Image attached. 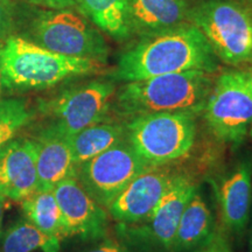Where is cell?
Wrapping results in <instances>:
<instances>
[{
	"label": "cell",
	"instance_id": "6da1fadb",
	"mask_svg": "<svg viewBox=\"0 0 252 252\" xmlns=\"http://www.w3.org/2000/svg\"><path fill=\"white\" fill-rule=\"evenodd\" d=\"M219 61L202 32L188 21L140 37L121 55L112 78L131 82L189 70L214 74L219 69Z\"/></svg>",
	"mask_w": 252,
	"mask_h": 252
},
{
	"label": "cell",
	"instance_id": "7a4b0ae2",
	"mask_svg": "<svg viewBox=\"0 0 252 252\" xmlns=\"http://www.w3.org/2000/svg\"><path fill=\"white\" fill-rule=\"evenodd\" d=\"M103 68L100 62L59 54L18 35H11L0 46V75L2 88L8 90L48 89Z\"/></svg>",
	"mask_w": 252,
	"mask_h": 252
},
{
	"label": "cell",
	"instance_id": "3957f363",
	"mask_svg": "<svg viewBox=\"0 0 252 252\" xmlns=\"http://www.w3.org/2000/svg\"><path fill=\"white\" fill-rule=\"evenodd\" d=\"M213 74L189 70L125 82L116 94V105L123 116L159 112H193L200 115L213 89Z\"/></svg>",
	"mask_w": 252,
	"mask_h": 252
},
{
	"label": "cell",
	"instance_id": "277c9868",
	"mask_svg": "<svg viewBox=\"0 0 252 252\" xmlns=\"http://www.w3.org/2000/svg\"><path fill=\"white\" fill-rule=\"evenodd\" d=\"M196 116L186 111L138 116L126 125V139L147 165L166 166L193 149Z\"/></svg>",
	"mask_w": 252,
	"mask_h": 252
},
{
	"label": "cell",
	"instance_id": "5b68a950",
	"mask_svg": "<svg viewBox=\"0 0 252 252\" xmlns=\"http://www.w3.org/2000/svg\"><path fill=\"white\" fill-rule=\"evenodd\" d=\"M188 21L202 32L220 61L252 62V15L234 0H206L189 12Z\"/></svg>",
	"mask_w": 252,
	"mask_h": 252
},
{
	"label": "cell",
	"instance_id": "8992f818",
	"mask_svg": "<svg viewBox=\"0 0 252 252\" xmlns=\"http://www.w3.org/2000/svg\"><path fill=\"white\" fill-rule=\"evenodd\" d=\"M33 42L70 58L89 59L105 64L109 47L98 30L83 15L68 8L37 13L31 26Z\"/></svg>",
	"mask_w": 252,
	"mask_h": 252
},
{
	"label": "cell",
	"instance_id": "52a82bcc",
	"mask_svg": "<svg viewBox=\"0 0 252 252\" xmlns=\"http://www.w3.org/2000/svg\"><path fill=\"white\" fill-rule=\"evenodd\" d=\"M210 130L237 147L252 125V78L249 71L226 70L217 77L203 110Z\"/></svg>",
	"mask_w": 252,
	"mask_h": 252
},
{
	"label": "cell",
	"instance_id": "ba28073f",
	"mask_svg": "<svg viewBox=\"0 0 252 252\" xmlns=\"http://www.w3.org/2000/svg\"><path fill=\"white\" fill-rule=\"evenodd\" d=\"M115 96L112 81L94 80L43 100L40 110L49 118L48 126L71 137L88 126L105 121Z\"/></svg>",
	"mask_w": 252,
	"mask_h": 252
},
{
	"label": "cell",
	"instance_id": "9c48e42d",
	"mask_svg": "<svg viewBox=\"0 0 252 252\" xmlns=\"http://www.w3.org/2000/svg\"><path fill=\"white\" fill-rule=\"evenodd\" d=\"M150 168L124 139L78 166L76 178L87 193L108 209L126 186Z\"/></svg>",
	"mask_w": 252,
	"mask_h": 252
},
{
	"label": "cell",
	"instance_id": "30bf717a",
	"mask_svg": "<svg viewBox=\"0 0 252 252\" xmlns=\"http://www.w3.org/2000/svg\"><path fill=\"white\" fill-rule=\"evenodd\" d=\"M196 189L188 176L179 174L146 220L137 224L119 225V232L138 247L172 252L182 213Z\"/></svg>",
	"mask_w": 252,
	"mask_h": 252
},
{
	"label": "cell",
	"instance_id": "8fae6325",
	"mask_svg": "<svg viewBox=\"0 0 252 252\" xmlns=\"http://www.w3.org/2000/svg\"><path fill=\"white\" fill-rule=\"evenodd\" d=\"M178 175L165 166L147 169L134 178L112 201L108 214L119 225L143 222L156 209Z\"/></svg>",
	"mask_w": 252,
	"mask_h": 252
},
{
	"label": "cell",
	"instance_id": "7c38bea8",
	"mask_svg": "<svg viewBox=\"0 0 252 252\" xmlns=\"http://www.w3.org/2000/svg\"><path fill=\"white\" fill-rule=\"evenodd\" d=\"M61 210L65 237L102 239L108 228V212L99 206L77 178H69L53 189Z\"/></svg>",
	"mask_w": 252,
	"mask_h": 252
},
{
	"label": "cell",
	"instance_id": "4fadbf2b",
	"mask_svg": "<svg viewBox=\"0 0 252 252\" xmlns=\"http://www.w3.org/2000/svg\"><path fill=\"white\" fill-rule=\"evenodd\" d=\"M36 146L34 139L13 138L0 147V195L21 202L37 190Z\"/></svg>",
	"mask_w": 252,
	"mask_h": 252
},
{
	"label": "cell",
	"instance_id": "5bb4252c",
	"mask_svg": "<svg viewBox=\"0 0 252 252\" xmlns=\"http://www.w3.org/2000/svg\"><path fill=\"white\" fill-rule=\"evenodd\" d=\"M252 159L245 157L222 179L219 186L220 216L225 229L242 235L250 219Z\"/></svg>",
	"mask_w": 252,
	"mask_h": 252
},
{
	"label": "cell",
	"instance_id": "9a60e30c",
	"mask_svg": "<svg viewBox=\"0 0 252 252\" xmlns=\"http://www.w3.org/2000/svg\"><path fill=\"white\" fill-rule=\"evenodd\" d=\"M36 146L37 189L52 190L65 179L76 178L75 162L69 137L47 126L34 139Z\"/></svg>",
	"mask_w": 252,
	"mask_h": 252
},
{
	"label": "cell",
	"instance_id": "2e32d148",
	"mask_svg": "<svg viewBox=\"0 0 252 252\" xmlns=\"http://www.w3.org/2000/svg\"><path fill=\"white\" fill-rule=\"evenodd\" d=\"M187 0H128L131 34L153 35L188 23Z\"/></svg>",
	"mask_w": 252,
	"mask_h": 252
},
{
	"label": "cell",
	"instance_id": "e0dca14e",
	"mask_svg": "<svg viewBox=\"0 0 252 252\" xmlns=\"http://www.w3.org/2000/svg\"><path fill=\"white\" fill-rule=\"evenodd\" d=\"M215 219L202 194L195 191L179 222L172 252L197 250L215 234Z\"/></svg>",
	"mask_w": 252,
	"mask_h": 252
},
{
	"label": "cell",
	"instance_id": "ac0fdd59",
	"mask_svg": "<svg viewBox=\"0 0 252 252\" xmlns=\"http://www.w3.org/2000/svg\"><path fill=\"white\" fill-rule=\"evenodd\" d=\"M126 139V126L105 121L90 125L69 137L77 167Z\"/></svg>",
	"mask_w": 252,
	"mask_h": 252
},
{
	"label": "cell",
	"instance_id": "d6986e66",
	"mask_svg": "<svg viewBox=\"0 0 252 252\" xmlns=\"http://www.w3.org/2000/svg\"><path fill=\"white\" fill-rule=\"evenodd\" d=\"M81 12L112 39L132 36L128 26V0H77Z\"/></svg>",
	"mask_w": 252,
	"mask_h": 252
},
{
	"label": "cell",
	"instance_id": "ffe728a7",
	"mask_svg": "<svg viewBox=\"0 0 252 252\" xmlns=\"http://www.w3.org/2000/svg\"><path fill=\"white\" fill-rule=\"evenodd\" d=\"M24 215L37 229L52 237L65 238L62 215L54 191L37 190L21 201Z\"/></svg>",
	"mask_w": 252,
	"mask_h": 252
},
{
	"label": "cell",
	"instance_id": "44dd1931",
	"mask_svg": "<svg viewBox=\"0 0 252 252\" xmlns=\"http://www.w3.org/2000/svg\"><path fill=\"white\" fill-rule=\"evenodd\" d=\"M61 239L46 235L23 220L15 223L1 236L0 252H59Z\"/></svg>",
	"mask_w": 252,
	"mask_h": 252
},
{
	"label": "cell",
	"instance_id": "7402d4cb",
	"mask_svg": "<svg viewBox=\"0 0 252 252\" xmlns=\"http://www.w3.org/2000/svg\"><path fill=\"white\" fill-rule=\"evenodd\" d=\"M32 118V112L23 99H0V147L15 137Z\"/></svg>",
	"mask_w": 252,
	"mask_h": 252
},
{
	"label": "cell",
	"instance_id": "603a6c76",
	"mask_svg": "<svg viewBox=\"0 0 252 252\" xmlns=\"http://www.w3.org/2000/svg\"><path fill=\"white\" fill-rule=\"evenodd\" d=\"M13 26V2H12V0H0V46L12 35Z\"/></svg>",
	"mask_w": 252,
	"mask_h": 252
},
{
	"label": "cell",
	"instance_id": "cb8c5ba5",
	"mask_svg": "<svg viewBox=\"0 0 252 252\" xmlns=\"http://www.w3.org/2000/svg\"><path fill=\"white\" fill-rule=\"evenodd\" d=\"M197 252H232L228 239L220 232L215 231L206 244L197 249Z\"/></svg>",
	"mask_w": 252,
	"mask_h": 252
},
{
	"label": "cell",
	"instance_id": "d4e9b609",
	"mask_svg": "<svg viewBox=\"0 0 252 252\" xmlns=\"http://www.w3.org/2000/svg\"><path fill=\"white\" fill-rule=\"evenodd\" d=\"M83 252H128L124 244L119 243L111 238H103L96 245L91 247Z\"/></svg>",
	"mask_w": 252,
	"mask_h": 252
},
{
	"label": "cell",
	"instance_id": "484cf974",
	"mask_svg": "<svg viewBox=\"0 0 252 252\" xmlns=\"http://www.w3.org/2000/svg\"><path fill=\"white\" fill-rule=\"evenodd\" d=\"M26 1L49 9H63L77 5V0H26Z\"/></svg>",
	"mask_w": 252,
	"mask_h": 252
},
{
	"label": "cell",
	"instance_id": "4316f807",
	"mask_svg": "<svg viewBox=\"0 0 252 252\" xmlns=\"http://www.w3.org/2000/svg\"><path fill=\"white\" fill-rule=\"evenodd\" d=\"M5 202H6V198L0 195V238H1L2 236V223H4Z\"/></svg>",
	"mask_w": 252,
	"mask_h": 252
},
{
	"label": "cell",
	"instance_id": "83f0119b",
	"mask_svg": "<svg viewBox=\"0 0 252 252\" xmlns=\"http://www.w3.org/2000/svg\"><path fill=\"white\" fill-rule=\"evenodd\" d=\"M2 90V82H1V75H0V94H1Z\"/></svg>",
	"mask_w": 252,
	"mask_h": 252
},
{
	"label": "cell",
	"instance_id": "f1b7e54d",
	"mask_svg": "<svg viewBox=\"0 0 252 252\" xmlns=\"http://www.w3.org/2000/svg\"><path fill=\"white\" fill-rule=\"evenodd\" d=\"M250 252H252V231H251V238H250Z\"/></svg>",
	"mask_w": 252,
	"mask_h": 252
},
{
	"label": "cell",
	"instance_id": "f546056e",
	"mask_svg": "<svg viewBox=\"0 0 252 252\" xmlns=\"http://www.w3.org/2000/svg\"><path fill=\"white\" fill-rule=\"evenodd\" d=\"M249 133L251 134V137H252V125H251V127H250V132H249Z\"/></svg>",
	"mask_w": 252,
	"mask_h": 252
}]
</instances>
